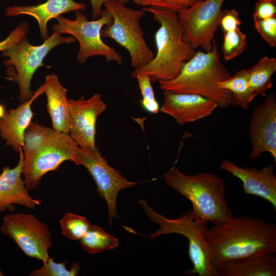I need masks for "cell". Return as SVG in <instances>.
<instances>
[{
    "instance_id": "obj_2",
    "label": "cell",
    "mask_w": 276,
    "mask_h": 276,
    "mask_svg": "<svg viewBox=\"0 0 276 276\" xmlns=\"http://www.w3.org/2000/svg\"><path fill=\"white\" fill-rule=\"evenodd\" d=\"M143 8L151 13L160 25L155 34L156 53L148 63L134 69L131 77L135 78L139 75H147L152 82L172 80L179 75L183 63L197 51L183 40L177 13L151 7Z\"/></svg>"
},
{
    "instance_id": "obj_13",
    "label": "cell",
    "mask_w": 276,
    "mask_h": 276,
    "mask_svg": "<svg viewBox=\"0 0 276 276\" xmlns=\"http://www.w3.org/2000/svg\"><path fill=\"white\" fill-rule=\"evenodd\" d=\"M251 144L249 159L258 158L262 153H270L276 163V100L273 92L252 111L248 126Z\"/></svg>"
},
{
    "instance_id": "obj_31",
    "label": "cell",
    "mask_w": 276,
    "mask_h": 276,
    "mask_svg": "<svg viewBox=\"0 0 276 276\" xmlns=\"http://www.w3.org/2000/svg\"><path fill=\"white\" fill-rule=\"evenodd\" d=\"M30 26L28 22L22 21L14 30L11 31L8 36L0 41V51H4L27 37Z\"/></svg>"
},
{
    "instance_id": "obj_22",
    "label": "cell",
    "mask_w": 276,
    "mask_h": 276,
    "mask_svg": "<svg viewBox=\"0 0 276 276\" xmlns=\"http://www.w3.org/2000/svg\"><path fill=\"white\" fill-rule=\"evenodd\" d=\"M220 87L229 91L232 96V105L247 109L249 103L255 98L249 81L248 69H243L234 76L218 83Z\"/></svg>"
},
{
    "instance_id": "obj_3",
    "label": "cell",
    "mask_w": 276,
    "mask_h": 276,
    "mask_svg": "<svg viewBox=\"0 0 276 276\" xmlns=\"http://www.w3.org/2000/svg\"><path fill=\"white\" fill-rule=\"evenodd\" d=\"M231 76L220 60L215 40L211 52L198 51L184 62L176 78L158 82L164 91L198 95L215 101L218 107L225 108L232 105L231 94L220 87L218 83Z\"/></svg>"
},
{
    "instance_id": "obj_16",
    "label": "cell",
    "mask_w": 276,
    "mask_h": 276,
    "mask_svg": "<svg viewBox=\"0 0 276 276\" xmlns=\"http://www.w3.org/2000/svg\"><path fill=\"white\" fill-rule=\"evenodd\" d=\"M164 97L160 111L180 125L208 117L218 107L215 101L196 94L164 91Z\"/></svg>"
},
{
    "instance_id": "obj_9",
    "label": "cell",
    "mask_w": 276,
    "mask_h": 276,
    "mask_svg": "<svg viewBox=\"0 0 276 276\" xmlns=\"http://www.w3.org/2000/svg\"><path fill=\"white\" fill-rule=\"evenodd\" d=\"M225 0H198L178 14L183 30V40L196 50L205 52L213 47Z\"/></svg>"
},
{
    "instance_id": "obj_15",
    "label": "cell",
    "mask_w": 276,
    "mask_h": 276,
    "mask_svg": "<svg viewBox=\"0 0 276 276\" xmlns=\"http://www.w3.org/2000/svg\"><path fill=\"white\" fill-rule=\"evenodd\" d=\"M275 164L271 163L260 169L239 166L229 159L222 160L220 168L238 178L242 182L245 194L254 195L269 202L276 209Z\"/></svg>"
},
{
    "instance_id": "obj_12",
    "label": "cell",
    "mask_w": 276,
    "mask_h": 276,
    "mask_svg": "<svg viewBox=\"0 0 276 276\" xmlns=\"http://www.w3.org/2000/svg\"><path fill=\"white\" fill-rule=\"evenodd\" d=\"M74 163L84 166L92 176L98 193L106 202L108 221L112 225L113 219L118 217L117 199L119 192L121 190L132 187L138 182L127 180L119 171L109 166L97 148L79 147Z\"/></svg>"
},
{
    "instance_id": "obj_26",
    "label": "cell",
    "mask_w": 276,
    "mask_h": 276,
    "mask_svg": "<svg viewBox=\"0 0 276 276\" xmlns=\"http://www.w3.org/2000/svg\"><path fill=\"white\" fill-rule=\"evenodd\" d=\"M247 44L246 35L240 28L223 33L221 48L223 59L228 61L238 57L246 50Z\"/></svg>"
},
{
    "instance_id": "obj_6",
    "label": "cell",
    "mask_w": 276,
    "mask_h": 276,
    "mask_svg": "<svg viewBox=\"0 0 276 276\" xmlns=\"http://www.w3.org/2000/svg\"><path fill=\"white\" fill-rule=\"evenodd\" d=\"M118 1H107L103 5L112 16V21L101 30V37L114 40L128 52L130 65L134 69L150 62L154 57L148 45L140 20L146 11L126 7Z\"/></svg>"
},
{
    "instance_id": "obj_34",
    "label": "cell",
    "mask_w": 276,
    "mask_h": 276,
    "mask_svg": "<svg viewBox=\"0 0 276 276\" xmlns=\"http://www.w3.org/2000/svg\"><path fill=\"white\" fill-rule=\"evenodd\" d=\"M91 8H92V14L91 17L94 19H97L100 17L101 15L102 12L103 11L102 8L104 4L107 1L111 0H89ZM120 1L125 4L127 3L128 0H114Z\"/></svg>"
},
{
    "instance_id": "obj_20",
    "label": "cell",
    "mask_w": 276,
    "mask_h": 276,
    "mask_svg": "<svg viewBox=\"0 0 276 276\" xmlns=\"http://www.w3.org/2000/svg\"><path fill=\"white\" fill-rule=\"evenodd\" d=\"M44 93L47 107L53 129L69 134L70 118V103L67 97V89L60 83L56 75H48L45 78Z\"/></svg>"
},
{
    "instance_id": "obj_33",
    "label": "cell",
    "mask_w": 276,
    "mask_h": 276,
    "mask_svg": "<svg viewBox=\"0 0 276 276\" xmlns=\"http://www.w3.org/2000/svg\"><path fill=\"white\" fill-rule=\"evenodd\" d=\"M241 25L239 14L236 9L223 10L219 25L223 33L235 31L240 28Z\"/></svg>"
},
{
    "instance_id": "obj_19",
    "label": "cell",
    "mask_w": 276,
    "mask_h": 276,
    "mask_svg": "<svg viewBox=\"0 0 276 276\" xmlns=\"http://www.w3.org/2000/svg\"><path fill=\"white\" fill-rule=\"evenodd\" d=\"M86 9L85 4L74 0H47L36 5L8 6L5 8V15L7 16L27 15L33 17L36 20L41 37L44 40L50 36L47 27L50 20L56 19L65 13Z\"/></svg>"
},
{
    "instance_id": "obj_27",
    "label": "cell",
    "mask_w": 276,
    "mask_h": 276,
    "mask_svg": "<svg viewBox=\"0 0 276 276\" xmlns=\"http://www.w3.org/2000/svg\"><path fill=\"white\" fill-rule=\"evenodd\" d=\"M66 262H56L50 257L45 263L37 269H33L30 276H75L78 275L81 269L80 262L74 263L70 269L66 267Z\"/></svg>"
},
{
    "instance_id": "obj_8",
    "label": "cell",
    "mask_w": 276,
    "mask_h": 276,
    "mask_svg": "<svg viewBox=\"0 0 276 276\" xmlns=\"http://www.w3.org/2000/svg\"><path fill=\"white\" fill-rule=\"evenodd\" d=\"M76 41L73 36H63L54 31L40 45L31 44L26 37L2 52V56L8 57L4 62V65L15 67L14 81L19 86L20 103L30 99L33 95L31 90L32 77L39 67L44 66V59L49 52L59 44H69Z\"/></svg>"
},
{
    "instance_id": "obj_32",
    "label": "cell",
    "mask_w": 276,
    "mask_h": 276,
    "mask_svg": "<svg viewBox=\"0 0 276 276\" xmlns=\"http://www.w3.org/2000/svg\"><path fill=\"white\" fill-rule=\"evenodd\" d=\"M276 16V0H258L255 4L253 20H263Z\"/></svg>"
},
{
    "instance_id": "obj_10",
    "label": "cell",
    "mask_w": 276,
    "mask_h": 276,
    "mask_svg": "<svg viewBox=\"0 0 276 276\" xmlns=\"http://www.w3.org/2000/svg\"><path fill=\"white\" fill-rule=\"evenodd\" d=\"M1 232L12 239L26 256L43 263L50 257L51 232L48 225L33 214L20 212L6 215Z\"/></svg>"
},
{
    "instance_id": "obj_28",
    "label": "cell",
    "mask_w": 276,
    "mask_h": 276,
    "mask_svg": "<svg viewBox=\"0 0 276 276\" xmlns=\"http://www.w3.org/2000/svg\"><path fill=\"white\" fill-rule=\"evenodd\" d=\"M135 78L142 96L143 107L150 113H157L159 110V106L155 99L150 77L142 74L137 76Z\"/></svg>"
},
{
    "instance_id": "obj_21",
    "label": "cell",
    "mask_w": 276,
    "mask_h": 276,
    "mask_svg": "<svg viewBox=\"0 0 276 276\" xmlns=\"http://www.w3.org/2000/svg\"><path fill=\"white\" fill-rule=\"evenodd\" d=\"M269 254L235 261L219 271L220 276H275L276 257Z\"/></svg>"
},
{
    "instance_id": "obj_30",
    "label": "cell",
    "mask_w": 276,
    "mask_h": 276,
    "mask_svg": "<svg viewBox=\"0 0 276 276\" xmlns=\"http://www.w3.org/2000/svg\"><path fill=\"white\" fill-rule=\"evenodd\" d=\"M254 27L271 47H276V16L263 20H254Z\"/></svg>"
},
{
    "instance_id": "obj_14",
    "label": "cell",
    "mask_w": 276,
    "mask_h": 276,
    "mask_svg": "<svg viewBox=\"0 0 276 276\" xmlns=\"http://www.w3.org/2000/svg\"><path fill=\"white\" fill-rule=\"evenodd\" d=\"M70 126L69 134L82 148L95 149L96 122L98 117L106 109L101 95L96 93L85 99H69Z\"/></svg>"
},
{
    "instance_id": "obj_25",
    "label": "cell",
    "mask_w": 276,
    "mask_h": 276,
    "mask_svg": "<svg viewBox=\"0 0 276 276\" xmlns=\"http://www.w3.org/2000/svg\"><path fill=\"white\" fill-rule=\"evenodd\" d=\"M59 223L63 236L70 240L78 241L84 236L90 225L85 217L70 212L63 215Z\"/></svg>"
},
{
    "instance_id": "obj_29",
    "label": "cell",
    "mask_w": 276,
    "mask_h": 276,
    "mask_svg": "<svg viewBox=\"0 0 276 276\" xmlns=\"http://www.w3.org/2000/svg\"><path fill=\"white\" fill-rule=\"evenodd\" d=\"M137 5L171 11L178 14L198 0H132Z\"/></svg>"
},
{
    "instance_id": "obj_35",
    "label": "cell",
    "mask_w": 276,
    "mask_h": 276,
    "mask_svg": "<svg viewBox=\"0 0 276 276\" xmlns=\"http://www.w3.org/2000/svg\"><path fill=\"white\" fill-rule=\"evenodd\" d=\"M6 112L4 105L0 104V119L4 116Z\"/></svg>"
},
{
    "instance_id": "obj_18",
    "label": "cell",
    "mask_w": 276,
    "mask_h": 276,
    "mask_svg": "<svg viewBox=\"0 0 276 276\" xmlns=\"http://www.w3.org/2000/svg\"><path fill=\"white\" fill-rule=\"evenodd\" d=\"M44 93V84L40 85L31 98L15 108L6 111L0 119V135L6 145L18 152L24 144L25 133L32 122L33 102Z\"/></svg>"
},
{
    "instance_id": "obj_7",
    "label": "cell",
    "mask_w": 276,
    "mask_h": 276,
    "mask_svg": "<svg viewBox=\"0 0 276 276\" xmlns=\"http://www.w3.org/2000/svg\"><path fill=\"white\" fill-rule=\"evenodd\" d=\"M56 19L57 23L53 26L54 31L60 35H71L78 41L79 49L76 59L80 64L94 56L103 57L107 61H113L118 65L123 64L121 55L102 39V29L112 21L111 15L106 9L103 10L99 18L93 20H88L80 11H75L74 20L61 15Z\"/></svg>"
},
{
    "instance_id": "obj_17",
    "label": "cell",
    "mask_w": 276,
    "mask_h": 276,
    "mask_svg": "<svg viewBox=\"0 0 276 276\" xmlns=\"http://www.w3.org/2000/svg\"><path fill=\"white\" fill-rule=\"evenodd\" d=\"M19 160L13 168L5 167L0 174V213L7 210L13 212L15 205L34 209L40 201L29 194L24 179L21 177L24 167L22 148L19 151Z\"/></svg>"
},
{
    "instance_id": "obj_5",
    "label": "cell",
    "mask_w": 276,
    "mask_h": 276,
    "mask_svg": "<svg viewBox=\"0 0 276 276\" xmlns=\"http://www.w3.org/2000/svg\"><path fill=\"white\" fill-rule=\"evenodd\" d=\"M139 203L147 217L159 226L158 229L150 236V239L173 233L181 235L187 238L189 256L193 268L186 271L185 273L189 275L220 276L211 263L204 238L209 222L195 218L192 211L183 213L176 219L167 218L154 211L148 205L146 199L140 200Z\"/></svg>"
},
{
    "instance_id": "obj_4",
    "label": "cell",
    "mask_w": 276,
    "mask_h": 276,
    "mask_svg": "<svg viewBox=\"0 0 276 276\" xmlns=\"http://www.w3.org/2000/svg\"><path fill=\"white\" fill-rule=\"evenodd\" d=\"M163 177L167 185L191 201L195 218L220 225L234 217L226 201L225 182L221 177L209 172L186 175L175 166Z\"/></svg>"
},
{
    "instance_id": "obj_23",
    "label": "cell",
    "mask_w": 276,
    "mask_h": 276,
    "mask_svg": "<svg viewBox=\"0 0 276 276\" xmlns=\"http://www.w3.org/2000/svg\"><path fill=\"white\" fill-rule=\"evenodd\" d=\"M248 70L250 86L256 96L265 97L272 87L271 77L276 72V59L265 56Z\"/></svg>"
},
{
    "instance_id": "obj_1",
    "label": "cell",
    "mask_w": 276,
    "mask_h": 276,
    "mask_svg": "<svg viewBox=\"0 0 276 276\" xmlns=\"http://www.w3.org/2000/svg\"><path fill=\"white\" fill-rule=\"evenodd\" d=\"M210 259L218 272L235 261L276 252V226L262 219L241 216L214 225L205 234Z\"/></svg>"
},
{
    "instance_id": "obj_11",
    "label": "cell",
    "mask_w": 276,
    "mask_h": 276,
    "mask_svg": "<svg viewBox=\"0 0 276 276\" xmlns=\"http://www.w3.org/2000/svg\"><path fill=\"white\" fill-rule=\"evenodd\" d=\"M79 147L69 134L58 131L29 157L24 158L22 175L28 189H36L45 174L56 170L64 162L74 163Z\"/></svg>"
},
{
    "instance_id": "obj_24",
    "label": "cell",
    "mask_w": 276,
    "mask_h": 276,
    "mask_svg": "<svg viewBox=\"0 0 276 276\" xmlns=\"http://www.w3.org/2000/svg\"><path fill=\"white\" fill-rule=\"evenodd\" d=\"M82 248L88 254L113 249L119 245V240L97 225L90 224L84 236L79 240Z\"/></svg>"
}]
</instances>
